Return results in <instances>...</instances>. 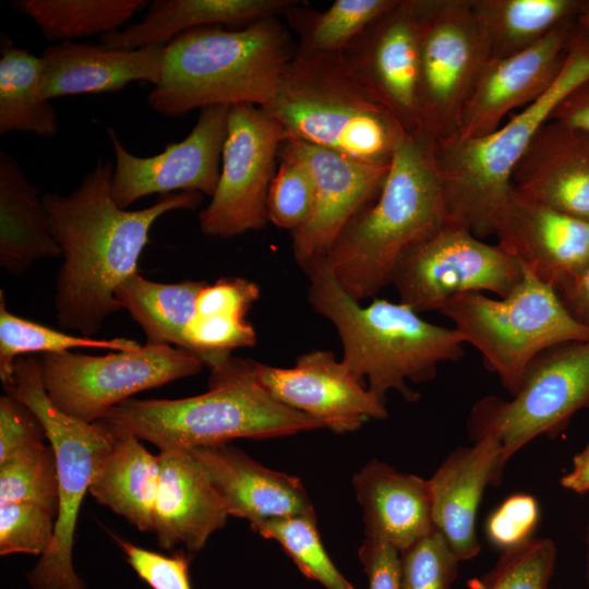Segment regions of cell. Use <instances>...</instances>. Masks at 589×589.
<instances>
[{"label":"cell","instance_id":"6da1fadb","mask_svg":"<svg viewBox=\"0 0 589 589\" xmlns=\"http://www.w3.org/2000/svg\"><path fill=\"white\" fill-rule=\"evenodd\" d=\"M112 172L113 164L99 159L71 193L43 195L63 257L55 285L56 318L84 337L96 335L121 310L115 292L137 273L155 221L203 201L199 192H180L160 195L143 209H123L113 200Z\"/></svg>","mask_w":589,"mask_h":589},{"label":"cell","instance_id":"7a4b0ae2","mask_svg":"<svg viewBox=\"0 0 589 589\" xmlns=\"http://www.w3.org/2000/svg\"><path fill=\"white\" fill-rule=\"evenodd\" d=\"M304 273L310 304L339 335L341 361L382 400L394 390L417 401L419 394L408 382L432 381L441 363L464 357L466 344L454 327L430 323L400 301L374 299L361 305L340 287L325 260Z\"/></svg>","mask_w":589,"mask_h":589},{"label":"cell","instance_id":"3957f363","mask_svg":"<svg viewBox=\"0 0 589 589\" xmlns=\"http://www.w3.org/2000/svg\"><path fill=\"white\" fill-rule=\"evenodd\" d=\"M257 362L228 357L211 369L208 390L180 399H128L100 421L161 449H192L235 438H272L323 429L316 419L274 399L260 384Z\"/></svg>","mask_w":589,"mask_h":589},{"label":"cell","instance_id":"277c9868","mask_svg":"<svg viewBox=\"0 0 589 589\" xmlns=\"http://www.w3.org/2000/svg\"><path fill=\"white\" fill-rule=\"evenodd\" d=\"M433 140L406 135L397 146L380 193L342 230L325 263L358 301L392 284L406 250L448 223L432 155Z\"/></svg>","mask_w":589,"mask_h":589},{"label":"cell","instance_id":"5b68a950","mask_svg":"<svg viewBox=\"0 0 589 589\" xmlns=\"http://www.w3.org/2000/svg\"><path fill=\"white\" fill-rule=\"evenodd\" d=\"M294 52L277 16L239 29L207 26L185 32L165 46L163 77L147 104L172 118L217 105L265 108Z\"/></svg>","mask_w":589,"mask_h":589},{"label":"cell","instance_id":"8992f818","mask_svg":"<svg viewBox=\"0 0 589 589\" xmlns=\"http://www.w3.org/2000/svg\"><path fill=\"white\" fill-rule=\"evenodd\" d=\"M588 80L589 34L575 22L564 65L545 94L486 135L433 141V160L450 223L482 240L496 236L517 163L554 108Z\"/></svg>","mask_w":589,"mask_h":589},{"label":"cell","instance_id":"52a82bcc","mask_svg":"<svg viewBox=\"0 0 589 589\" xmlns=\"http://www.w3.org/2000/svg\"><path fill=\"white\" fill-rule=\"evenodd\" d=\"M264 109L280 124L286 140L375 167L388 168L408 135L358 82L342 53L312 55L296 49Z\"/></svg>","mask_w":589,"mask_h":589},{"label":"cell","instance_id":"ba28073f","mask_svg":"<svg viewBox=\"0 0 589 589\" xmlns=\"http://www.w3.org/2000/svg\"><path fill=\"white\" fill-rule=\"evenodd\" d=\"M438 312L454 323L465 344L481 353L486 369L510 395L538 354L589 339V328L573 317L555 289L525 267L521 280L504 298L464 293L449 299Z\"/></svg>","mask_w":589,"mask_h":589},{"label":"cell","instance_id":"9c48e42d","mask_svg":"<svg viewBox=\"0 0 589 589\" xmlns=\"http://www.w3.org/2000/svg\"><path fill=\"white\" fill-rule=\"evenodd\" d=\"M4 389L38 418L57 464L59 508L53 539L28 574L29 585L33 589H86L73 567L74 533L96 462L116 435L100 421L87 423L58 409L47 395L36 357L16 359Z\"/></svg>","mask_w":589,"mask_h":589},{"label":"cell","instance_id":"30bf717a","mask_svg":"<svg viewBox=\"0 0 589 589\" xmlns=\"http://www.w3.org/2000/svg\"><path fill=\"white\" fill-rule=\"evenodd\" d=\"M589 408V339L549 348L527 366L518 390L506 400L489 395L470 410L472 442L495 436L502 467L530 441L566 429L578 411Z\"/></svg>","mask_w":589,"mask_h":589},{"label":"cell","instance_id":"8fae6325","mask_svg":"<svg viewBox=\"0 0 589 589\" xmlns=\"http://www.w3.org/2000/svg\"><path fill=\"white\" fill-rule=\"evenodd\" d=\"M416 13L422 133L447 140L459 130L489 48L471 0H416Z\"/></svg>","mask_w":589,"mask_h":589},{"label":"cell","instance_id":"7c38bea8","mask_svg":"<svg viewBox=\"0 0 589 589\" xmlns=\"http://www.w3.org/2000/svg\"><path fill=\"white\" fill-rule=\"evenodd\" d=\"M38 362L52 404L87 423L100 420L136 393L195 375L204 365L191 351L147 342L106 356L43 353Z\"/></svg>","mask_w":589,"mask_h":589},{"label":"cell","instance_id":"4fadbf2b","mask_svg":"<svg viewBox=\"0 0 589 589\" xmlns=\"http://www.w3.org/2000/svg\"><path fill=\"white\" fill-rule=\"evenodd\" d=\"M519 261L466 228L446 223L400 256L392 278L399 301L416 312L436 311L449 299L470 292L507 296L521 280Z\"/></svg>","mask_w":589,"mask_h":589},{"label":"cell","instance_id":"5bb4252c","mask_svg":"<svg viewBox=\"0 0 589 589\" xmlns=\"http://www.w3.org/2000/svg\"><path fill=\"white\" fill-rule=\"evenodd\" d=\"M285 133L264 108L230 106L215 193L199 216L207 237L232 238L268 221L267 196Z\"/></svg>","mask_w":589,"mask_h":589},{"label":"cell","instance_id":"9a60e30c","mask_svg":"<svg viewBox=\"0 0 589 589\" xmlns=\"http://www.w3.org/2000/svg\"><path fill=\"white\" fill-rule=\"evenodd\" d=\"M229 108H202L192 131L182 141L168 143L163 152L151 157L130 153L109 128L115 154L111 190L117 205L127 209L155 193L199 192L212 197L220 176Z\"/></svg>","mask_w":589,"mask_h":589},{"label":"cell","instance_id":"2e32d148","mask_svg":"<svg viewBox=\"0 0 589 589\" xmlns=\"http://www.w3.org/2000/svg\"><path fill=\"white\" fill-rule=\"evenodd\" d=\"M342 56L358 82L396 118L408 135H423L416 0H397Z\"/></svg>","mask_w":589,"mask_h":589},{"label":"cell","instance_id":"e0dca14e","mask_svg":"<svg viewBox=\"0 0 589 589\" xmlns=\"http://www.w3.org/2000/svg\"><path fill=\"white\" fill-rule=\"evenodd\" d=\"M256 374L274 399L337 434L357 431L369 419L388 416L384 400L328 350L302 353L292 368L257 362Z\"/></svg>","mask_w":589,"mask_h":589},{"label":"cell","instance_id":"ac0fdd59","mask_svg":"<svg viewBox=\"0 0 589 589\" xmlns=\"http://www.w3.org/2000/svg\"><path fill=\"white\" fill-rule=\"evenodd\" d=\"M284 142L305 163L315 185L309 219L291 232L293 256L304 272L325 260L347 225L374 201L389 167L362 164L299 141Z\"/></svg>","mask_w":589,"mask_h":589},{"label":"cell","instance_id":"d6986e66","mask_svg":"<svg viewBox=\"0 0 589 589\" xmlns=\"http://www.w3.org/2000/svg\"><path fill=\"white\" fill-rule=\"evenodd\" d=\"M574 27L575 20L565 22L521 52L489 59L464 108L455 137L486 135L500 128L513 109L527 107L545 94L564 65Z\"/></svg>","mask_w":589,"mask_h":589},{"label":"cell","instance_id":"ffe728a7","mask_svg":"<svg viewBox=\"0 0 589 589\" xmlns=\"http://www.w3.org/2000/svg\"><path fill=\"white\" fill-rule=\"evenodd\" d=\"M496 237L527 271L554 289L575 281L589 264V221L526 197L513 187Z\"/></svg>","mask_w":589,"mask_h":589},{"label":"cell","instance_id":"44dd1931","mask_svg":"<svg viewBox=\"0 0 589 589\" xmlns=\"http://www.w3.org/2000/svg\"><path fill=\"white\" fill-rule=\"evenodd\" d=\"M503 470L502 445L486 435L453 450L429 479L434 528L460 562L481 550L477 513L484 490L500 483Z\"/></svg>","mask_w":589,"mask_h":589},{"label":"cell","instance_id":"7402d4cb","mask_svg":"<svg viewBox=\"0 0 589 589\" xmlns=\"http://www.w3.org/2000/svg\"><path fill=\"white\" fill-rule=\"evenodd\" d=\"M512 187L538 203L589 221V133L548 120L517 163Z\"/></svg>","mask_w":589,"mask_h":589},{"label":"cell","instance_id":"603a6c76","mask_svg":"<svg viewBox=\"0 0 589 589\" xmlns=\"http://www.w3.org/2000/svg\"><path fill=\"white\" fill-rule=\"evenodd\" d=\"M153 532L160 548L202 550L229 516L208 473L190 449H161Z\"/></svg>","mask_w":589,"mask_h":589},{"label":"cell","instance_id":"cb8c5ba5","mask_svg":"<svg viewBox=\"0 0 589 589\" xmlns=\"http://www.w3.org/2000/svg\"><path fill=\"white\" fill-rule=\"evenodd\" d=\"M41 59L40 91L45 99L118 93L136 81L158 85L165 46L113 49L65 41L47 47Z\"/></svg>","mask_w":589,"mask_h":589},{"label":"cell","instance_id":"d4e9b609","mask_svg":"<svg viewBox=\"0 0 589 589\" xmlns=\"http://www.w3.org/2000/svg\"><path fill=\"white\" fill-rule=\"evenodd\" d=\"M203 465L228 515L261 522L314 513L302 481L268 469L226 444L190 449Z\"/></svg>","mask_w":589,"mask_h":589},{"label":"cell","instance_id":"484cf974","mask_svg":"<svg viewBox=\"0 0 589 589\" xmlns=\"http://www.w3.org/2000/svg\"><path fill=\"white\" fill-rule=\"evenodd\" d=\"M352 485L362 508L365 536L380 538L402 552L435 530L429 479L373 459L353 476Z\"/></svg>","mask_w":589,"mask_h":589},{"label":"cell","instance_id":"4316f807","mask_svg":"<svg viewBox=\"0 0 589 589\" xmlns=\"http://www.w3.org/2000/svg\"><path fill=\"white\" fill-rule=\"evenodd\" d=\"M294 0H155L137 23L100 36L113 49L166 46L185 32L227 25L243 28L257 21L285 14Z\"/></svg>","mask_w":589,"mask_h":589},{"label":"cell","instance_id":"83f0119b","mask_svg":"<svg viewBox=\"0 0 589 589\" xmlns=\"http://www.w3.org/2000/svg\"><path fill=\"white\" fill-rule=\"evenodd\" d=\"M61 255L40 189L11 155L0 152L1 268L16 276L40 260Z\"/></svg>","mask_w":589,"mask_h":589},{"label":"cell","instance_id":"f1b7e54d","mask_svg":"<svg viewBox=\"0 0 589 589\" xmlns=\"http://www.w3.org/2000/svg\"><path fill=\"white\" fill-rule=\"evenodd\" d=\"M159 471L158 455L151 454L141 440L116 435L96 462L88 493L139 531L153 532Z\"/></svg>","mask_w":589,"mask_h":589},{"label":"cell","instance_id":"f546056e","mask_svg":"<svg viewBox=\"0 0 589 589\" xmlns=\"http://www.w3.org/2000/svg\"><path fill=\"white\" fill-rule=\"evenodd\" d=\"M582 4V0H471L490 59L530 48L561 24L576 20Z\"/></svg>","mask_w":589,"mask_h":589},{"label":"cell","instance_id":"4dcf8cb0","mask_svg":"<svg viewBox=\"0 0 589 589\" xmlns=\"http://www.w3.org/2000/svg\"><path fill=\"white\" fill-rule=\"evenodd\" d=\"M205 285L196 280L157 283L136 273L117 288L115 297L120 308L127 309L141 326L147 344L173 345L188 350L184 333Z\"/></svg>","mask_w":589,"mask_h":589},{"label":"cell","instance_id":"1f68e13d","mask_svg":"<svg viewBox=\"0 0 589 589\" xmlns=\"http://www.w3.org/2000/svg\"><path fill=\"white\" fill-rule=\"evenodd\" d=\"M0 134L33 133L53 137L59 132L57 112L40 91L41 59L1 36Z\"/></svg>","mask_w":589,"mask_h":589},{"label":"cell","instance_id":"d6a6232c","mask_svg":"<svg viewBox=\"0 0 589 589\" xmlns=\"http://www.w3.org/2000/svg\"><path fill=\"white\" fill-rule=\"evenodd\" d=\"M148 4L146 0H17L12 3L56 44L118 31Z\"/></svg>","mask_w":589,"mask_h":589},{"label":"cell","instance_id":"836d02e7","mask_svg":"<svg viewBox=\"0 0 589 589\" xmlns=\"http://www.w3.org/2000/svg\"><path fill=\"white\" fill-rule=\"evenodd\" d=\"M397 0H336L317 12L291 7L284 15L299 37L296 49L303 53H342L376 19Z\"/></svg>","mask_w":589,"mask_h":589},{"label":"cell","instance_id":"e575fe53","mask_svg":"<svg viewBox=\"0 0 589 589\" xmlns=\"http://www.w3.org/2000/svg\"><path fill=\"white\" fill-rule=\"evenodd\" d=\"M128 338L96 339L73 336L11 313L0 291V378L3 386L11 382L17 358L27 353H60L74 348H96L130 351L140 348Z\"/></svg>","mask_w":589,"mask_h":589},{"label":"cell","instance_id":"d590c367","mask_svg":"<svg viewBox=\"0 0 589 589\" xmlns=\"http://www.w3.org/2000/svg\"><path fill=\"white\" fill-rule=\"evenodd\" d=\"M251 529L265 539L276 541L308 579L325 589H357L325 551L315 512L267 520Z\"/></svg>","mask_w":589,"mask_h":589},{"label":"cell","instance_id":"8d00e7d4","mask_svg":"<svg viewBox=\"0 0 589 589\" xmlns=\"http://www.w3.org/2000/svg\"><path fill=\"white\" fill-rule=\"evenodd\" d=\"M31 503L48 509L56 518L59 482L55 453L41 444L15 453L0 462V504Z\"/></svg>","mask_w":589,"mask_h":589},{"label":"cell","instance_id":"74e56055","mask_svg":"<svg viewBox=\"0 0 589 589\" xmlns=\"http://www.w3.org/2000/svg\"><path fill=\"white\" fill-rule=\"evenodd\" d=\"M557 549L549 538H530L503 551L496 564L471 589H549Z\"/></svg>","mask_w":589,"mask_h":589},{"label":"cell","instance_id":"f35d334b","mask_svg":"<svg viewBox=\"0 0 589 589\" xmlns=\"http://www.w3.org/2000/svg\"><path fill=\"white\" fill-rule=\"evenodd\" d=\"M314 200L315 185L308 166L283 142L267 196L268 221L293 232L309 219Z\"/></svg>","mask_w":589,"mask_h":589},{"label":"cell","instance_id":"ab89813d","mask_svg":"<svg viewBox=\"0 0 589 589\" xmlns=\"http://www.w3.org/2000/svg\"><path fill=\"white\" fill-rule=\"evenodd\" d=\"M188 350L212 369L238 348L253 347L256 333L244 316L229 314H194L187 326Z\"/></svg>","mask_w":589,"mask_h":589},{"label":"cell","instance_id":"60d3db41","mask_svg":"<svg viewBox=\"0 0 589 589\" xmlns=\"http://www.w3.org/2000/svg\"><path fill=\"white\" fill-rule=\"evenodd\" d=\"M459 562L444 537L434 530L400 552V589H449Z\"/></svg>","mask_w":589,"mask_h":589},{"label":"cell","instance_id":"b9f144b4","mask_svg":"<svg viewBox=\"0 0 589 589\" xmlns=\"http://www.w3.org/2000/svg\"><path fill=\"white\" fill-rule=\"evenodd\" d=\"M56 517L31 503L0 504V554L43 555L51 544Z\"/></svg>","mask_w":589,"mask_h":589},{"label":"cell","instance_id":"7bdbcfd3","mask_svg":"<svg viewBox=\"0 0 589 589\" xmlns=\"http://www.w3.org/2000/svg\"><path fill=\"white\" fill-rule=\"evenodd\" d=\"M539 519L540 507L532 495L513 494L490 514L485 533L494 546L504 551L532 538Z\"/></svg>","mask_w":589,"mask_h":589},{"label":"cell","instance_id":"ee69618b","mask_svg":"<svg viewBox=\"0 0 589 589\" xmlns=\"http://www.w3.org/2000/svg\"><path fill=\"white\" fill-rule=\"evenodd\" d=\"M115 539L127 562L152 589H192L189 575L191 558L182 551L167 556L121 538Z\"/></svg>","mask_w":589,"mask_h":589},{"label":"cell","instance_id":"f6af8a7d","mask_svg":"<svg viewBox=\"0 0 589 589\" xmlns=\"http://www.w3.org/2000/svg\"><path fill=\"white\" fill-rule=\"evenodd\" d=\"M45 438L43 424L31 409L9 394L0 397V462L45 444Z\"/></svg>","mask_w":589,"mask_h":589},{"label":"cell","instance_id":"bcb514c9","mask_svg":"<svg viewBox=\"0 0 589 589\" xmlns=\"http://www.w3.org/2000/svg\"><path fill=\"white\" fill-rule=\"evenodd\" d=\"M260 286L242 277H223L207 284L201 290L195 314H229L247 316L252 304L259 300Z\"/></svg>","mask_w":589,"mask_h":589},{"label":"cell","instance_id":"7dc6e473","mask_svg":"<svg viewBox=\"0 0 589 589\" xmlns=\"http://www.w3.org/2000/svg\"><path fill=\"white\" fill-rule=\"evenodd\" d=\"M358 556L366 574L369 589H400V552L376 537H364Z\"/></svg>","mask_w":589,"mask_h":589},{"label":"cell","instance_id":"c3c4849f","mask_svg":"<svg viewBox=\"0 0 589 589\" xmlns=\"http://www.w3.org/2000/svg\"><path fill=\"white\" fill-rule=\"evenodd\" d=\"M589 133V80L569 93L552 111L550 119Z\"/></svg>","mask_w":589,"mask_h":589},{"label":"cell","instance_id":"681fc988","mask_svg":"<svg viewBox=\"0 0 589 589\" xmlns=\"http://www.w3.org/2000/svg\"><path fill=\"white\" fill-rule=\"evenodd\" d=\"M555 291L573 317L589 328V264L575 281Z\"/></svg>","mask_w":589,"mask_h":589},{"label":"cell","instance_id":"f907efd6","mask_svg":"<svg viewBox=\"0 0 589 589\" xmlns=\"http://www.w3.org/2000/svg\"><path fill=\"white\" fill-rule=\"evenodd\" d=\"M561 485L577 494L589 492V444L574 456L572 468L561 478Z\"/></svg>","mask_w":589,"mask_h":589},{"label":"cell","instance_id":"816d5d0a","mask_svg":"<svg viewBox=\"0 0 589 589\" xmlns=\"http://www.w3.org/2000/svg\"><path fill=\"white\" fill-rule=\"evenodd\" d=\"M575 22L580 29L589 34V0L584 1Z\"/></svg>","mask_w":589,"mask_h":589},{"label":"cell","instance_id":"f5cc1de1","mask_svg":"<svg viewBox=\"0 0 589 589\" xmlns=\"http://www.w3.org/2000/svg\"><path fill=\"white\" fill-rule=\"evenodd\" d=\"M585 544H586V548H587V569H586V575H587V581H588V586H589V522H588L587 528H586Z\"/></svg>","mask_w":589,"mask_h":589}]
</instances>
